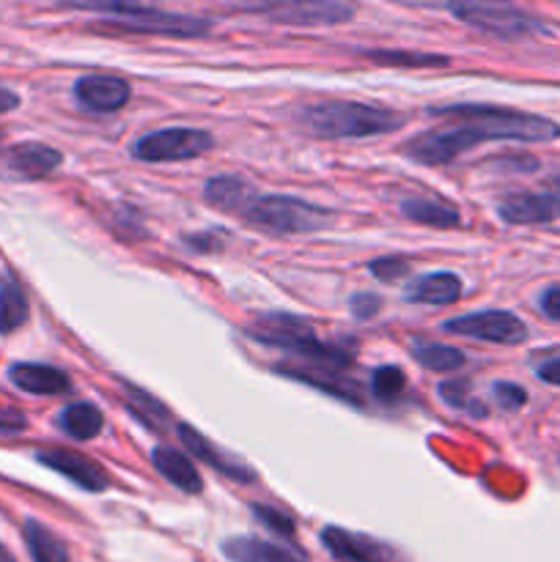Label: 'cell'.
<instances>
[{
    "instance_id": "cell-8",
    "label": "cell",
    "mask_w": 560,
    "mask_h": 562,
    "mask_svg": "<svg viewBox=\"0 0 560 562\" xmlns=\"http://www.w3.org/2000/svg\"><path fill=\"white\" fill-rule=\"evenodd\" d=\"M445 333L464 335V338L486 340V344L500 346H516L527 340V327L508 311H483V313H467V316L448 318L443 324Z\"/></svg>"
},
{
    "instance_id": "cell-2",
    "label": "cell",
    "mask_w": 560,
    "mask_h": 562,
    "mask_svg": "<svg viewBox=\"0 0 560 562\" xmlns=\"http://www.w3.org/2000/svg\"><path fill=\"white\" fill-rule=\"evenodd\" d=\"M300 124L316 137H368L399 130L404 124V115L382 104L327 99V102L302 108Z\"/></svg>"
},
{
    "instance_id": "cell-34",
    "label": "cell",
    "mask_w": 560,
    "mask_h": 562,
    "mask_svg": "<svg viewBox=\"0 0 560 562\" xmlns=\"http://www.w3.org/2000/svg\"><path fill=\"white\" fill-rule=\"evenodd\" d=\"M536 373H538V379H541V382L560 387V355H552V357H547L544 362H538Z\"/></svg>"
},
{
    "instance_id": "cell-13",
    "label": "cell",
    "mask_w": 560,
    "mask_h": 562,
    "mask_svg": "<svg viewBox=\"0 0 560 562\" xmlns=\"http://www.w3.org/2000/svg\"><path fill=\"white\" fill-rule=\"evenodd\" d=\"M132 97L130 82L115 75H86L75 82V99L91 113H113Z\"/></svg>"
},
{
    "instance_id": "cell-30",
    "label": "cell",
    "mask_w": 560,
    "mask_h": 562,
    "mask_svg": "<svg viewBox=\"0 0 560 562\" xmlns=\"http://www.w3.org/2000/svg\"><path fill=\"white\" fill-rule=\"evenodd\" d=\"M494 401L500 404V409L516 412L527 404V393L519 387V384L511 382H497L494 384Z\"/></svg>"
},
{
    "instance_id": "cell-33",
    "label": "cell",
    "mask_w": 560,
    "mask_h": 562,
    "mask_svg": "<svg viewBox=\"0 0 560 562\" xmlns=\"http://www.w3.org/2000/svg\"><path fill=\"white\" fill-rule=\"evenodd\" d=\"M541 313L552 322L560 324V285H549L547 291L541 294Z\"/></svg>"
},
{
    "instance_id": "cell-9",
    "label": "cell",
    "mask_w": 560,
    "mask_h": 562,
    "mask_svg": "<svg viewBox=\"0 0 560 562\" xmlns=\"http://www.w3.org/2000/svg\"><path fill=\"white\" fill-rule=\"evenodd\" d=\"M497 214L508 225H544L560 217V179L541 190L514 192L497 203Z\"/></svg>"
},
{
    "instance_id": "cell-32",
    "label": "cell",
    "mask_w": 560,
    "mask_h": 562,
    "mask_svg": "<svg viewBox=\"0 0 560 562\" xmlns=\"http://www.w3.org/2000/svg\"><path fill=\"white\" fill-rule=\"evenodd\" d=\"M467 390H470V384H467L464 379H456V382H445L443 387H439V393H443L445 404L461 409V406H467Z\"/></svg>"
},
{
    "instance_id": "cell-22",
    "label": "cell",
    "mask_w": 560,
    "mask_h": 562,
    "mask_svg": "<svg viewBox=\"0 0 560 562\" xmlns=\"http://www.w3.org/2000/svg\"><path fill=\"white\" fill-rule=\"evenodd\" d=\"M22 536H25V547L33 562H71L66 543L49 527H44L42 521L27 519Z\"/></svg>"
},
{
    "instance_id": "cell-10",
    "label": "cell",
    "mask_w": 560,
    "mask_h": 562,
    "mask_svg": "<svg viewBox=\"0 0 560 562\" xmlns=\"http://www.w3.org/2000/svg\"><path fill=\"white\" fill-rule=\"evenodd\" d=\"M322 543L338 562H406L399 549L344 527H324Z\"/></svg>"
},
{
    "instance_id": "cell-23",
    "label": "cell",
    "mask_w": 560,
    "mask_h": 562,
    "mask_svg": "<svg viewBox=\"0 0 560 562\" xmlns=\"http://www.w3.org/2000/svg\"><path fill=\"white\" fill-rule=\"evenodd\" d=\"M104 426L102 412L97 409L88 401H80V404H69L64 412L58 415V428L64 434H69L71 439H93Z\"/></svg>"
},
{
    "instance_id": "cell-19",
    "label": "cell",
    "mask_w": 560,
    "mask_h": 562,
    "mask_svg": "<svg viewBox=\"0 0 560 562\" xmlns=\"http://www.w3.org/2000/svg\"><path fill=\"white\" fill-rule=\"evenodd\" d=\"M461 296V280L453 272H432L412 280L406 300L421 305H453Z\"/></svg>"
},
{
    "instance_id": "cell-36",
    "label": "cell",
    "mask_w": 560,
    "mask_h": 562,
    "mask_svg": "<svg viewBox=\"0 0 560 562\" xmlns=\"http://www.w3.org/2000/svg\"><path fill=\"white\" fill-rule=\"evenodd\" d=\"M16 104H20V97H16V93L11 91V88L0 86V115L11 113V110H14Z\"/></svg>"
},
{
    "instance_id": "cell-35",
    "label": "cell",
    "mask_w": 560,
    "mask_h": 562,
    "mask_svg": "<svg viewBox=\"0 0 560 562\" xmlns=\"http://www.w3.org/2000/svg\"><path fill=\"white\" fill-rule=\"evenodd\" d=\"M379 305H382V302H379L377 294H357L355 300H351V307H355L357 318L373 316V313L379 311Z\"/></svg>"
},
{
    "instance_id": "cell-5",
    "label": "cell",
    "mask_w": 560,
    "mask_h": 562,
    "mask_svg": "<svg viewBox=\"0 0 560 562\" xmlns=\"http://www.w3.org/2000/svg\"><path fill=\"white\" fill-rule=\"evenodd\" d=\"M86 9L97 11L104 16L108 25H119L124 31L135 33H154V36H203L209 33L212 22L203 16L179 14V11H165L157 5H132V3H99L86 5Z\"/></svg>"
},
{
    "instance_id": "cell-24",
    "label": "cell",
    "mask_w": 560,
    "mask_h": 562,
    "mask_svg": "<svg viewBox=\"0 0 560 562\" xmlns=\"http://www.w3.org/2000/svg\"><path fill=\"white\" fill-rule=\"evenodd\" d=\"M27 322V300L14 278H0V333H14Z\"/></svg>"
},
{
    "instance_id": "cell-6",
    "label": "cell",
    "mask_w": 560,
    "mask_h": 562,
    "mask_svg": "<svg viewBox=\"0 0 560 562\" xmlns=\"http://www.w3.org/2000/svg\"><path fill=\"white\" fill-rule=\"evenodd\" d=\"M214 146L212 135L203 130H190V126H170V130H157L143 135L132 146V154L141 162H181L206 154Z\"/></svg>"
},
{
    "instance_id": "cell-21",
    "label": "cell",
    "mask_w": 560,
    "mask_h": 562,
    "mask_svg": "<svg viewBox=\"0 0 560 562\" xmlns=\"http://www.w3.org/2000/svg\"><path fill=\"white\" fill-rule=\"evenodd\" d=\"M203 195H206V201L212 203V206L231 214H239L242 217V212H245L247 203L258 195V190L253 184H247V181H242L239 176H217V179L206 181Z\"/></svg>"
},
{
    "instance_id": "cell-16",
    "label": "cell",
    "mask_w": 560,
    "mask_h": 562,
    "mask_svg": "<svg viewBox=\"0 0 560 562\" xmlns=\"http://www.w3.org/2000/svg\"><path fill=\"white\" fill-rule=\"evenodd\" d=\"M152 464H154V470H157L165 481L173 483L179 492H184V494H201L203 492L201 472H198L195 464H192L184 453H179V450L159 445V448L152 450Z\"/></svg>"
},
{
    "instance_id": "cell-7",
    "label": "cell",
    "mask_w": 560,
    "mask_h": 562,
    "mask_svg": "<svg viewBox=\"0 0 560 562\" xmlns=\"http://www.w3.org/2000/svg\"><path fill=\"white\" fill-rule=\"evenodd\" d=\"M450 14L464 20L467 25L478 27L483 33H492L500 38H519L530 36V33L547 31L541 20L530 16L527 11L514 9V5L500 3H456L448 5Z\"/></svg>"
},
{
    "instance_id": "cell-15",
    "label": "cell",
    "mask_w": 560,
    "mask_h": 562,
    "mask_svg": "<svg viewBox=\"0 0 560 562\" xmlns=\"http://www.w3.org/2000/svg\"><path fill=\"white\" fill-rule=\"evenodd\" d=\"M64 162V154L44 143H20L3 154V165L20 179H42Z\"/></svg>"
},
{
    "instance_id": "cell-12",
    "label": "cell",
    "mask_w": 560,
    "mask_h": 562,
    "mask_svg": "<svg viewBox=\"0 0 560 562\" xmlns=\"http://www.w3.org/2000/svg\"><path fill=\"white\" fill-rule=\"evenodd\" d=\"M253 11H261L272 22L280 25H338L355 16V5L351 3H316V0H307V3H272V5H256Z\"/></svg>"
},
{
    "instance_id": "cell-25",
    "label": "cell",
    "mask_w": 560,
    "mask_h": 562,
    "mask_svg": "<svg viewBox=\"0 0 560 562\" xmlns=\"http://www.w3.org/2000/svg\"><path fill=\"white\" fill-rule=\"evenodd\" d=\"M415 360L421 362L423 368L437 373H453L464 366V355L453 346H443V344H428V346H415Z\"/></svg>"
},
{
    "instance_id": "cell-17",
    "label": "cell",
    "mask_w": 560,
    "mask_h": 562,
    "mask_svg": "<svg viewBox=\"0 0 560 562\" xmlns=\"http://www.w3.org/2000/svg\"><path fill=\"white\" fill-rule=\"evenodd\" d=\"M11 382L31 395H60L69 390V376L53 366L42 362H16L9 371Z\"/></svg>"
},
{
    "instance_id": "cell-29",
    "label": "cell",
    "mask_w": 560,
    "mask_h": 562,
    "mask_svg": "<svg viewBox=\"0 0 560 562\" xmlns=\"http://www.w3.org/2000/svg\"><path fill=\"white\" fill-rule=\"evenodd\" d=\"M253 514H256V519H261L272 532H280L283 538L294 536V521L285 514H280V510L267 508V505H253Z\"/></svg>"
},
{
    "instance_id": "cell-1",
    "label": "cell",
    "mask_w": 560,
    "mask_h": 562,
    "mask_svg": "<svg viewBox=\"0 0 560 562\" xmlns=\"http://www.w3.org/2000/svg\"><path fill=\"white\" fill-rule=\"evenodd\" d=\"M432 115L445 124L426 130L404 146L406 157L421 165H445L486 140L549 143L560 137V126L555 121L494 104H453L432 110Z\"/></svg>"
},
{
    "instance_id": "cell-37",
    "label": "cell",
    "mask_w": 560,
    "mask_h": 562,
    "mask_svg": "<svg viewBox=\"0 0 560 562\" xmlns=\"http://www.w3.org/2000/svg\"><path fill=\"white\" fill-rule=\"evenodd\" d=\"M0 562H16L14 558H11V552L3 547V543H0Z\"/></svg>"
},
{
    "instance_id": "cell-31",
    "label": "cell",
    "mask_w": 560,
    "mask_h": 562,
    "mask_svg": "<svg viewBox=\"0 0 560 562\" xmlns=\"http://www.w3.org/2000/svg\"><path fill=\"white\" fill-rule=\"evenodd\" d=\"M406 269H410L406 258H377V261H371L373 278L379 280H399Z\"/></svg>"
},
{
    "instance_id": "cell-3",
    "label": "cell",
    "mask_w": 560,
    "mask_h": 562,
    "mask_svg": "<svg viewBox=\"0 0 560 562\" xmlns=\"http://www.w3.org/2000/svg\"><path fill=\"white\" fill-rule=\"evenodd\" d=\"M247 335L258 344L278 346V349L291 351V355L305 357L316 368H327V371H338V368L351 362L346 351L322 344L305 318L289 316V313H264V316L253 318L247 324Z\"/></svg>"
},
{
    "instance_id": "cell-28",
    "label": "cell",
    "mask_w": 560,
    "mask_h": 562,
    "mask_svg": "<svg viewBox=\"0 0 560 562\" xmlns=\"http://www.w3.org/2000/svg\"><path fill=\"white\" fill-rule=\"evenodd\" d=\"M373 60H384V64H404V66H434L448 64L443 55H421V53H368Z\"/></svg>"
},
{
    "instance_id": "cell-11",
    "label": "cell",
    "mask_w": 560,
    "mask_h": 562,
    "mask_svg": "<svg viewBox=\"0 0 560 562\" xmlns=\"http://www.w3.org/2000/svg\"><path fill=\"white\" fill-rule=\"evenodd\" d=\"M36 461L47 470L58 472V475L69 477L75 486L86 488V492H104L110 486V477L102 467L88 456L75 453L69 448H44L36 450Z\"/></svg>"
},
{
    "instance_id": "cell-14",
    "label": "cell",
    "mask_w": 560,
    "mask_h": 562,
    "mask_svg": "<svg viewBox=\"0 0 560 562\" xmlns=\"http://www.w3.org/2000/svg\"><path fill=\"white\" fill-rule=\"evenodd\" d=\"M179 439L187 445V450H190L198 461L214 467L220 475L231 477V481H236V483L256 481V472H253L250 467H245L242 461H236L234 456H228V453H223L220 448H214V445L209 442L201 431H195L192 426H179Z\"/></svg>"
},
{
    "instance_id": "cell-18",
    "label": "cell",
    "mask_w": 560,
    "mask_h": 562,
    "mask_svg": "<svg viewBox=\"0 0 560 562\" xmlns=\"http://www.w3.org/2000/svg\"><path fill=\"white\" fill-rule=\"evenodd\" d=\"M223 554L231 562H305L300 552L285 549L280 543L264 541L253 536H236L223 543Z\"/></svg>"
},
{
    "instance_id": "cell-26",
    "label": "cell",
    "mask_w": 560,
    "mask_h": 562,
    "mask_svg": "<svg viewBox=\"0 0 560 562\" xmlns=\"http://www.w3.org/2000/svg\"><path fill=\"white\" fill-rule=\"evenodd\" d=\"M126 393H130L126 395V404H130V412L137 420H143L152 428H163L168 423V412H165V406L157 398H152V395L141 393L135 387H126Z\"/></svg>"
},
{
    "instance_id": "cell-20",
    "label": "cell",
    "mask_w": 560,
    "mask_h": 562,
    "mask_svg": "<svg viewBox=\"0 0 560 562\" xmlns=\"http://www.w3.org/2000/svg\"><path fill=\"white\" fill-rule=\"evenodd\" d=\"M401 212L412 223L432 225V228H459L461 225L459 209L443 198H406L401 203Z\"/></svg>"
},
{
    "instance_id": "cell-4",
    "label": "cell",
    "mask_w": 560,
    "mask_h": 562,
    "mask_svg": "<svg viewBox=\"0 0 560 562\" xmlns=\"http://www.w3.org/2000/svg\"><path fill=\"white\" fill-rule=\"evenodd\" d=\"M242 217L247 225L272 236L311 234L329 223V212L318 209L316 203L291 195H261V192L247 203Z\"/></svg>"
},
{
    "instance_id": "cell-27",
    "label": "cell",
    "mask_w": 560,
    "mask_h": 562,
    "mask_svg": "<svg viewBox=\"0 0 560 562\" xmlns=\"http://www.w3.org/2000/svg\"><path fill=\"white\" fill-rule=\"evenodd\" d=\"M371 387L379 398H395V395L406 387L404 371L395 366L377 368V371H373V379H371Z\"/></svg>"
}]
</instances>
